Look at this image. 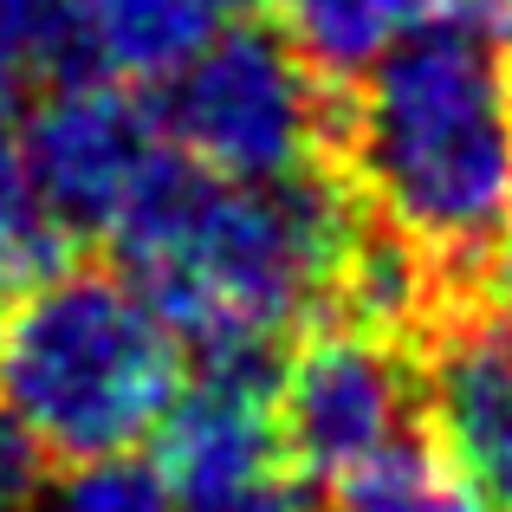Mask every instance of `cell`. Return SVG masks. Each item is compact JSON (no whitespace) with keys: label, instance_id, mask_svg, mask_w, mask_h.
<instances>
[{"label":"cell","instance_id":"cell-7","mask_svg":"<svg viewBox=\"0 0 512 512\" xmlns=\"http://www.w3.org/2000/svg\"><path fill=\"white\" fill-rule=\"evenodd\" d=\"M273 370H279L273 357H201V370L169 402V415L150 435V461L163 467L169 493L182 506L266 474H286Z\"/></svg>","mask_w":512,"mask_h":512},{"label":"cell","instance_id":"cell-13","mask_svg":"<svg viewBox=\"0 0 512 512\" xmlns=\"http://www.w3.org/2000/svg\"><path fill=\"white\" fill-rule=\"evenodd\" d=\"M0 33L39 65V72L59 78L65 65V0H0Z\"/></svg>","mask_w":512,"mask_h":512},{"label":"cell","instance_id":"cell-6","mask_svg":"<svg viewBox=\"0 0 512 512\" xmlns=\"http://www.w3.org/2000/svg\"><path fill=\"white\" fill-rule=\"evenodd\" d=\"M163 111L143 85H117L98 72L52 78V91L26 111L20 156L33 169L46 208L78 240H104L130 188L163 150Z\"/></svg>","mask_w":512,"mask_h":512},{"label":"cell","instance_id":"cell-10","mask_svg":"<svg viewBox=\"0 0 512 512\" xmlns=\"http://www.w3.org/2000/svg\"><path fill=\"white\" fill-rule=\"evenodd\" d=\"M318 512H480V500L461 480L454 454L441 448V435L422 428L389 454H376L370 467L331 480Z\"/></svg>","mask_w":512,"mask_h":512},{"label":"cell","instance_id":"cell-4","mask_svg":"<svg viewBox=\"0 0 512 512\" xmlns=\"http://www.w3.org/2000/svg\"><path fill=\"white\" fill-rule=\"evenodd\" d=\"M163 91V137L227 182H292L338 169L344 91L273 13L221 26Z\"/></svg>","mask_w":512,"mask_h":512},{"label":"cell","instance_id":"cell-15","mask_svg":"<svg viewBox=\"0 0 512 512\" xmlns=\"http://www.w3.org/2000/svg\"><path fill=\"white\" fill-rule=\"evenodd\" d=\"M188 512H318L312 506V480L299 474H266L247 480V487L208 493V500H188Z\"/></svg>","mask_w":512,"mask_h":512},{"label":"cell","instance_id":"cell-8","mask_svg":"<svg viewBox=\"0 0 512 512\" xmlns=\"http://www.w3.org/2000/svg\"><path fill=\"white\" fill-rule=\"evenodd\" d=\"M428 422L454 454L480 512H512V338L493 312L422 344Z\"/></svg>","mask_w":512,"mask_h":512},{"label":"cell","instance_id":"cell-14","mask_svg":"<svg viewBox=\"0 0 512 512\" xmlns=\"http://www.w3.org/2000/svg\"><path fill=\"white\" fill-rule=\"evenodd\" d=\"M46 474H52V454L0 409V512H26L33 493L46 487Z\"/></svg>","mask_w":512,"mask_h":512},{"label":"cell","instance_id":"cell-18","mask_svg":"<svg viewBox=\"0 0 512 512\" xmlns=\"http://www.w3.org/2000/svg\"><path fill=\"white\" fill-rule=\"evenodd\" d=\"M227 7H240V13H266L273 0H227Z\"/></svg>","mask_w":512,"mask_h":512},{"label":"cell","instance_id":"cell-3","mask_svg":"<svg viewBox=\"0 0 512 512\" xmlns=\"http://www.w3.org/2000/svg\"><path fill=\"white\" fill-rule=\"evenodd\" d=\"M188 383V344L111 253L0 292V409L52 467L130 454Z\"/></svg>","mask_w":512,"mask_h":512},{"label":"cell","instance_id":"cell-16","mask_svg":"<svg viewBox=\"0 0 512 512\" xmlns=\"http://www.w3.org/2000/svg\"><path fill=\"white\" fill-rule=\"evenodd\" d=\"M26 72H33V59H26V52L13 46L7 33H0V124L20 111V85H26Z\"/></svg>","mask_w":512,"mask_h":512},{"label":"cell","instance_id":"cell-2","mask_svg":"<svg viewBox=\"0 0 512 512\" xmlns=\"http://www.w3.org/2000/svg\"><path fill=\"white\" fill-rule=\"evenodd\" d=\"M338 169L428 260L448 305L441 331L493 312L512 227V46L467 26L402 33L344 91Z\"/></svg>","mask_w":512,"mask_h":512},{"label":"cell","instance_id":"cell-5","mask_svg":"<svg viewBox=\"0 0 512 512\" xmlns=\"http://www.w3.org/2000/svg\"><path fill=\"white\" fill-rule=\"evenodd\" d=\"M273 409H279V454L286 474L312 480L318 493L331 480L370 467L396 441L422 435L428 422V376L422 350L389 338L357 318H312L273 370Z\"/></svg>","mask_w":512,"mask_h":512},{"label":"cell","instance_id":"cell-17","mask_svg":"<svg viewBox=\"0 0 512 512\" xmlns=\"http://www.w3.org/2000/svg\"><path fill=\"white\" fill-rule=\"evenodd\" d=\"M493 318H500V325H506V338H512V227H506L500 260H493Z\"/></svg>","mask_w":512,"mask_h":512},{"label":"cell","instance_id":"cell-9","mask_svg":"<svg viewBox=\"0 0 512 512\" xmlns=\"http://www.w3.org/2000/svg\"><path fill=\"white\" fill-rule=\"evenodd\" d=\"M227 0H65V65L117 85H169L214 33Z\"/></svg>","mask_w":512,"mask_h":512},{"label":"cell","instance_id":"cell-11","mask_svg":"<svg viewBox=\"0 0 512 512\" xmlns=\"http://www.w3.org/2000/svg\"><path fill=\"white\" fill-rule=\"evenodd\" d=\"M72 253H85V240L46 208V195H39L20 143L0 137V292L52 273V266H65Z\"/></svg>","mask_w":512,"mask_h":512},{"label":"cell","instance_id":"cell-12","mask_svg":"<svg viewBox=\"0 0 512 512\" xmlns=\"http://www.w3.org/2000/svg\"><path fill=\"white\" fill-rule=\"evenodd\" d=\"M26 512H175V493L156 461L130 454H104V461H72L46 474Z\"/></svg>","mask_w":512,"mask_h":512},{"label":"cell","instance_id":"cell-1","mask_svg":"<svg viewBox=\"0 0 512 512\" xmlns=\"http://www.w3.org/2000/svg\"><path fill=\"white\" fill-rule=\"evenodd\" d=\"M357 221L344 169L227 182L163 143L104 240L195 357H279L331 312Z\"/></svg>","mask_w":512,"mask_h":512}]
</instances>
